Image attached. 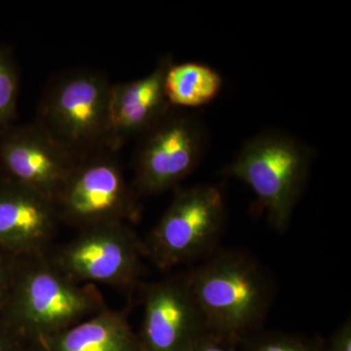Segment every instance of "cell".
I'll return each mask as SVG.
<instances>
[{"mask_svg": "<svg viewBox=\"0 0 351 351\" xmlns=\"http://www.w3.org/2000/svg\"><path fill=\"white\" fill-rule=\"evenodd\" d=\"M107 308L94 284L80 283L58 269L47 254L18 258L1 314L27 343H38Z\"/></svg>", "mask_w": 351, "mask_h": 351, "instance_id": "6da1fadb", "label": "cell"}, {"mask_svg": "<svg viewBox=\"0 0 351 351\" xmlns=\"http://www.w3.org/2000/svg\"><path fill=\"white\" fill-rule=\"evenodd\" d=\"M186 274L209 332L239 343L261 331L274 288L253 256L219 251Z\"/></svg>", "mask_w": 351, "mask_h": 351, "instance_id": "7a4b0ae2", "label": "cell"}, {"mask_svg": "<svg viewBox=\"0 0 351 351\" xmlns=\"http://www.w3.org/2000/svg\"><path fill=\"white\" fill-rule=\"evenodd\" d=\"M112 82L96 69H69L44 90L34 121L78 160L108 149Z\"/></svg>", "mask_w": 351, "mask_h": 351, "instance_id": "3957f363", "label": "cell"}, {"mask_svg": "<svg viewBox=\"0 0 351 351\" xmlns=\"http://www.w3.org/2000/svg\"><path fill=\"white\" fill-rule=\"evenodd\" d=\"M313 152L292 136L263 131L247 141L225 174L245 182L257 196L267 221L287 230L308 178Z\"/></svg>", "mask_w": 351, "mask_h": 351, "instance_id": "277c9868", "label": "cell"}, {"mask_svg": "<svg viewBox=\"0 0 351 351\" xmlns=\"http://www.w3.org/2000/svg\"><path fill=\"white\" fill-rule=\"evenodd\" d=\"M223 193L210 184L182 189L143 241L145 257L168 270L213 255L226 223Z\"/></svg>", "mask_w": 351, "mask_h": 351, "instance_id": "5b68a950", "label": "cell"}, {"mask_svg": "<svg viewBox=\"0 0 351 351\" xmlns=\"http://www.w3.org/2000/svg\"><path fill=\"white\" fill-rule=\"evenodd\" d=\"M138 198L117 152L103 151L78 161L55 206L61 223L80 230L103 223H137Z\"/></svg>", "mask_w": 351, "mask_h": 351, "instance_id": "8992f818", "label": "cell"}, {"mask_svg": "<svg viewBox=\"0 0 351 351\" xmlns=\"http://www.w3.org/2000/svg\"><path fill=\"white\" fill-rule=\"evenodd\" d=\"M51 262L80 283H101L129 290L144 271V243L129 223L80 230L71 241L47 253Z\"/></svg>", "mask_w": 351, "mask_h": 351, "instance_id": "52a82bcc", "label": "cell"}, {"mask_svg": "<svg viewBox=\"0 0 351 351\" xmlns=\"http://www.w3.org/2000/svg\"><path fill=\"white\" fill-rule=\"evenodd\" d=\"M207 130L195 115L172 108L141 136L131 186L138 197L175 189L200 163Z\"/></svg>", "mask_w": 351, "mask_h": 351, "instance_id": "ba28073f", "label": "cell"}, {"mask_svg": "<svg viewBox=\"0 0 351 351\" xmlns=\"http://www.w3.org/2000/svg\"><path fill=\"white\" fill-rule=\"evenodd\" d=\"M143 294V351H191L209 332L186 272L149 284Z\"/></svg>", "mask_w": 351, "mask_h": 351, "instance_id": "9c48e42d", "label": "cell"}, {"mask_svg": "<svg viewBox=\"0 0 351 351\" xmlns=\"http://www.w3.org/2000/svg\"><path fill=\"white\" fill-rule=\"evenodd\" d=\"M78 161L36 121L0 132V170L54 204Z\"/></svg>", "mask_w": 351, "mask_h": 351, "instance_id": "30bf717a", "label": "cell"}, {"mask_svg": "<svg viewBox=\"0 0 351 351\" xmlns=\"http://www.w3.org/2000/svg\"><path fill=\"white\" fill-rule=\"evenodd\" d=\"M60 223L54 203L0 170V248L17 257L47 254Z\"/></svg>", "mask_w": 351, "mask_h": 351, "instance_id": "8fae6325", "label": "cell"}, {"mask_svg": "<svg viewBox=\"0 0 351 351\" xmlns=\"http://www.w3.org/2000/svg\"><path fill=\"white\" fill-rule=\"evenodd\" d=\"M172 62L167 55L145 77L112 83L108 99V151L117 152L130 138L141 137L172 108L164 93V77Z\"/></svg>", "mask_w": 351, "mask_h": 351, "instance_id": "7c38bea8", "label": "cell"}, {"mask_svg": "<svg viewBox=\"0 0 351 351\" xmlns=\"http://www.w3.org/2000/svg\"><path fill=\"white\" fill-rule=\"evenodd\" d=\"M36 345L41 351H143L126 311L108 307Z\"/></svg>", "mask_w": 351, "mask_h": 351, "instance_id": "4fadbf2b", "label": "cell"}, {"mask_svg": "<svg viewBox=\"0 0 351 351\" xmlns=\"http://www.w3.org/2000/svg\"><path fill=\"white\" fill-rule=\"evenodd\" d=\"M223 85L221 75L208 64L172 62L164 77V93L170 107L200 108L213 101Z\"/></svg>", "mask_w": 351, "mask_h": 351, "instance_id": "5bb4252c", "label": "cell"}, {"mask_svg": "<svg viewBox=\"0 0 351 351\" xmlns=\"http://www.w3.org/2000/svg\"><path fill=\"white\" fill-rule=\"evenodd\" d=\"M20 75L12 51L0 45V132L14 124L19 100Z\"/></svg>", "mask_w": 351, "mask_h": 351, "instance_id": "9a60e30c", "label": "cell"}, {"mask_svg": "<svg viewBox=\"0 0 351 351\" xmlns=\"http://www.w3.org/2000/svg\"><path fill=\"white\" fill-rule=\"evenodd\" d=\"M241 351H325V343L281 332H263L262 330L239 341Z\"/></svg>", "mask_w": 351, "mask_h": 351, "instance_id": "2e32d148", "label": "cell"}, {"mask_svg": "<svg viewBox=\"0 0 351 351\" xmlns=\"http://www.w3.org/2000/svg\"><path fill=\"white\" fill-rule=\"evenodd\" d=\"M18 258L19 257L0 248V313L12 287Z\"/></svg>", "mask_w": 351, "mask_h": 351, "instance_id": "e0dca14e", "label": "cell"}, {"mask_svg": "<svg viewBox=\"0 0 351 351\" xmlns=\"http://www.w3.org/2000/svg\"><path fill=\"white\" fill-rule=\"evenodd\" d=\"M27 343L0 314V351H25Z\"/></svg>", "mask_w": 351, "mask_h": 351, "instance_id": "ac0fdd59", "label": "cell"}, {"mask_svg": "<svg viewBox=\"0 0 351 351\" xmlns=\"http://www.w3.org/2000/svg\"><path fill=\"white\" fill-rule=\"evenodd\" d=\"M191 351H241L239 343L208 332Z\"/></svg>", "mask_w": 351, "mask_h": 351, "instance_id": "d6986e66", "label": "cell"}, {"mask_svg": "<svg viewBox=\"0 0 351 351\" xmlns=\"http://www.w3.org/2000/svg\"><path fill=\"white\" fill-rule=\"evenodd\" d=\"M325 351H351V320L346 319L325 343Z\"/></svg>", "mask_w": 351, "mask_h": 351, "instance_id": "ffe728a7", "label": "cell"}]
</instances>
